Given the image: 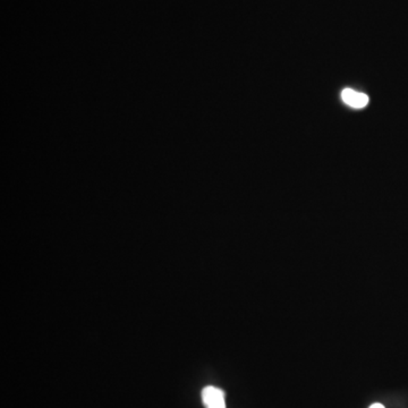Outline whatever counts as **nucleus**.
<instances>
[{
  "label": "nucleus",
  "mask_w": 408,
  "mask_h": 408,
  "mask_svg": "<svg viewBox=\"0 0 408 408\" xmlns=\"http://www.w3.org/2000/svg\"><path fill=\"white\" fill-rule=\"evenodd\" d=\"M202 400L207 408H226L224 392L215 387L204 388L202 392Z\"/></svg>",
  "instance_id": "1"
},
{
  "label": "nucleus",
  "mask_w": 408,
  "mask_h": 408,
  "mask_svg": "<svg viewBox=\"0 0 408 408\" xmlns=\"http://www.w3.org/2000/svg\"><path fill=\"white\" fill-rule=\"evenodd\" d=\"M369 408H384V406L381 405V404L377 403V404H373V405L371 406V407Z\"/></svg>",
  "instance_id": "3"
},
{
  "label": "nucleus",
  "mask_w": 408,
  "mask_h": 408,
  "mask_svg": "<svg viewBox=\"0 0 408 408\" xmlns=\"http://www.w3.org/2000/svg\"><path fill=\"white\" fill-rule=\"evenodd\" d=\"M342 101L345 102L346 105L350 106L353 108H363L369 103V97L367 94L361 93V92H356L352 88H345L342 93Z\"/></svg>",
  "instance_id": "2"
}]
</instances>
